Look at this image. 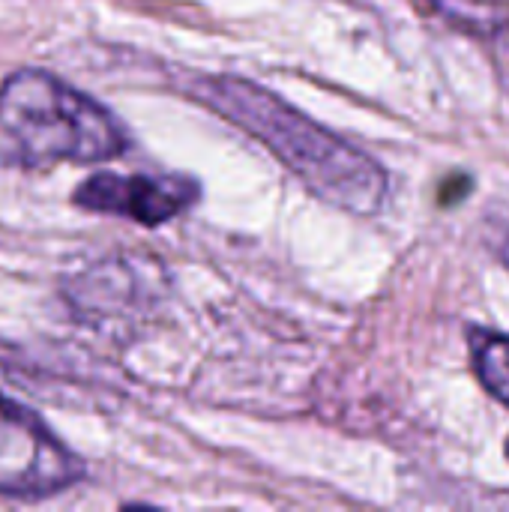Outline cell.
I'll list each match as a JSON object with an SVG mask.
<instances>
[{"label":"cell","instance_id":"cell-1","mask_svg":"<svg viewBox=\"0 0 509 512\" xmlns=\"http://www.w3.org/2000/svg\"><path fill=\"white\" fill-rule=\"evenodd\" d=\"M192 93L273 150L321 201L357 216H372L384 207L390 180L381 162L309 120L276 93L234 75L201 78L192 84Z\"/></svg>","mask_w":509,"mask_h":512},{"label":"cell","instance_id":"cell-2","mask_svg":"<svg viewBox=\"0 0 509 512\" xmlns=\"http://www.w3.org/2000/svg\"><path fill=\"white\" fill-rule=\"evenodd\" d=\"M123 123L51 72L21 69L0 84V165L42 171L102 162L126 150Z\"/></svg>","mask_w":509,"mask_h":512},{"label":"cell","instance_id":"cell-3","mask_svg":"<svg viewBox=\"0 0 509 512\" xmlns=\"http://www.w3.org/2000/svg\"><path fill=\"white\" fill-rule=\"evenodd\" d=\"M84 477V462L21 402L0 393V495L51 498Z\"/></svg>","mask_w":509,"mask_h":512},{"label":"cell","instance_id":"cell-4","mask_svg":"<svg viewBox=\"0 0 509 512\" xmlns=\"http://www.w3.org/2000/svg\"><path fill=\"white\" fill-rule=\"evenodd\" d=\"M198 195L201 186L189 174H93L72 192V201L93 213H114L156 228L186 213Z\"/></svg>","mask_w":509,"mask_h":512},{"label":"cell","instance_id":"cell-5","mask_svg":"<svg viewBox=\"0 0 509 512\" xmlns=\"http://www.w3.org/2000/svg\"><path fill=\"white\" fill-rule=\"evenodd\" d=\"M468 339H471V360L480 384L509 408V333L474 327Z\"/></svg>","mask_w":509,"mask_h":512},{"label":"cell","instance_id":"cell-6","mask_svg":"<svg viewBox=\"0 0 509 512\" xmlns=\"http://www.w3.org/2000/svg\"><path fill=\"white\" fill-rule=\"evenodd\" d=\"M504 261H507V267H509V237H507V246H504Z\"/></svg>","mask_w":509,"mask_h":512},{"label":"cell","instance_id":"cell-7","mask_svg":"<svg viewBox=\"0 0 509 512\" xmlns=\"http://www.w3.org/2000/svg\"><path fill=\"white\" fill-rule=\"evenodd\" d=\"M507 459H509V438H507Z\"/></svg>","mask_w":509,"mask_h":512}]
</instances>
